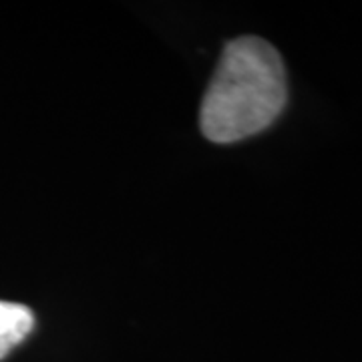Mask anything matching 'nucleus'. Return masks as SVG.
Here are the masks:
<instances>
[{"instance_id": "obj_2", "label": "nucleus", "mask_w": 362, "mask_h": 362, "mask_svg": "<svg viewBox=\"0 0 362 362\" xmlns=\"http://www.w3.org/2000/svg\"><path fill=\"white\" fill-rule=\"evenodd\" d=\"M33 326L35 316L30 308L0 300V361L30 334Z\"/></svg>"}, {"instance_id": "obj_1", "label": "nucleus", "mask_w": 362, "mask_h": 362, "mask_svg": "<svg viewBox=\"0 0 362 362\" xmlns=\"http://www.w3.org/2000/svg\"><path fill=\"white\" fill-rule=\"evenodd\" d=\"M288 101L280 52L259 37L230 40L206 90L199 123L209 141L235 143L278 119Z\"/></svg>"}]
</instances>
